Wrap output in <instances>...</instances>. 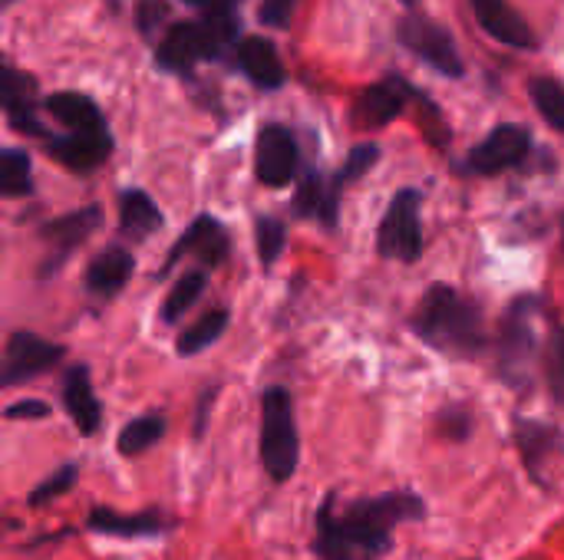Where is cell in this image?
I'll return each mask as SVG.
<instances>
[{
  "instance_id": "cell-14",
  "label": "cell",
  "mask_w": 564,
  "mask_h": 560,
  "mask_svg": "<svg viewBox=\"0 0 564 560\" xmlns=\"http://www.w3.org/2000/svg\"><path fill=\"white\" fill-rule=\"evenodd\" d=\"M512 439H516V449L522 455V465L529 469V475L545 485V469L549 462L564 449L562 429H555L552 422H542V419H516L512 422Z\"/></svg>"
},
{
  "instance_id": "cell-7",
  "label": "cell",
  "mask_w": 564,
  "mask_h": 560,
  "mask_svg": "<svg viewBox=\"0 0 564 560\" xmlns=\"http://www.w3.org/2000/svg\"><path fill=\"white\" fill-rule=\"evenodd\" d=\"M529 155H532V132H529V125L502 122V125L489 129L486 139L476 142L463 155L456 172L466 175V178H496L502 172L522 168Z\"/></svg>"
},
{
  "instance_id": "cell-23",
  "label": "cell",
  "mask_w": 564,
  "mask_h": 560,
  "mask_svg": "<svg viewBox=\"0 0 564 560\" xmlns=\"http://www.w3.org/2000/svg\"><path fill=\"white\" fill-rule=\"evenodd\" d=\"M132 271H135V257L126 248L112 244V248L99 251L89 261V267H86V290L96 294V297H116L129 284Z\"/></svg>"
},
{
  "instance_id": "cell-19",
  "label": "cell",
  "mask_w": 564,
  "mask_h": 560,
  "mask_svg": "<svg viewBox=\"0 0 564 560\" xmlns=\"http://www.w3.org/2000/svg\"><path fill=\"white\" fill-rule=\"evenodd\" d=\"M63 406L73 419V426L83 432V436H96L99 426H102V406L93 393V380H89V370L79 363V366H69L66 376H63Z\"/></svg>"
},
{
  "instance_id": "cell-28",
  "label": "cell",
  "mask_w": 564,
  "mask_h": 560,
  "mask_svg": "<svg viewBox=\"0 0 564 560\" xmlns=\"http://www.w3.org/2000/svg\"><path fill=\"white\" fill-rule=\"evenodd\" d=\"M529 99L535 112L545 119L549 129L564 135V83L558 76H532L529 79Z\"/></svg>"
},
{
  "instance_id": "cell-41",
  "label": "cell",
  "mask_w": 564,
  "mask_h": 560,
  "mask_svg": "<svg viewBox=\"0 0 564 560\" xmlns=\"http://www.w3.org/2000/svg\"><path fill=\"white\" fill-rule=\"evenodd\" d=\"M562 248H564V215H562Z\"/></svg>"
},
{
  "instance_id": "cell-20",
  "label": "cell",
  "mask_w": 564,
  "mask_h": 560,
  "mask_svg": "<svg viewBox=\"0 0 564 560\" xmlns=\"http://www.w3.org/2000/svg\"><path fill=\"white\" fill-rule=\"evenodd\" d=\"M86 528L96 535H109V538H149V535H162L172 528L169 515L159 512H112V508H93L86 518Z\"/></svg>"
},
{
  "instance_id": "cell-40",
  "label": "cell",
  "mask_w": 564,
  "mask_h": 560,
  "mask_svg": "<svg viewBox=\"0 0 564 560\" xmlns=\"http://www.w3.org/2000/svg\"><path fill=\"white\" fill-rule=\"evenodd\" d=\"M10 3H13V0H0V7H10Z\"/></svg>"
},
{
  "instance_id": "cell-37",
  "label": "cell",
  "mask_w": 564,
  "mask_h": 560,
  "mask_svg": "<svg viewBox=\"0 0 564 560\" xmlns=\"http://www.w3.org/2000/svg\"><path fill=\"white\" fill-rule=\"evenodd\" d=\"M162 17H165V3H155V0L142 3V13H139L142 33H152V30H155V20H162Z\"/></svg>"
},
{
  "instance_id": "cell-38",
  "label": "cell",
  "mask_w": 564,
  "mask_h": 560,
  "mask_svg": "<svg viewBox=\"0 0 564 560\" xmlns=\"http://www.w3.org/2000/svg\"><path fill=\"white\" fill-rule=\"evenodd\" d=\"M192 7H198L202 13H228V10H238L241 0H185Z\"/></svg>"
},
{
  "instance_id": "cell-9",
  "label": "cell",
  "mask_w": 564,
  "mask_h": 560,
  "mask_svg": "<svg viewBox=\"0 0 564 560\" xmlns=\"http://www.w3.org/2000/svg\"><path fill=\"white\" fill-rule=\"evenodd\" d=\"M301 149L288 125H264L254 142V175L264 188H284L297 178Z\"/></svg>"
},
{
  "instance_id": "cell-24",
  "label": "cell",
  "mask_w": 564,
  "mask_h": 560,
  "mask_svg": "<svg viewBox=\"0 0 564 560\" xmlns=\"http://www.w3.org/2000/svg\"><path fill=\"white\" fill-rule=\"evenodd\" d=\"M119 228L126 238L145 241L149 234L162 228V211L142 188H126L119 198Z\"/></svg>"
},
{
  "instance_id": "cell-12",
  "label": "cell",
  "mask_w": 564,
  "mask_h": 560,
  "mask_svg": "<svg viewBox=\"0 0 564 560\" xmlns=\"http://www.w3.org/2000/svg\"><path fill=\"white\" fill-rule=\"evenodd\" d=\"M469 7L479 20V30L492 36L496 43L509 50H525V53H535L542 46L532 23L516 7H509V0H469Z\"/></svg>"
},
{
  "instance_id": "cell-22",
  "label": "cell",
  "mask_w": 564,
  "mask_h": 560,
  "mask_svg": "<svg viewBox=\"0 0 564 560\" xmlns=\"http://www.w3.org/2000/svg\"><path fill=\"white\" fill-rule=\"evenodd\" d=\"M46 112L63 122L69 132H89V135H109V122L102 109L86 92H53L46 99Z\"/></svg>"
},
{
  "instance_id": "cell-8",
  "label": "cell",
  "mask_w": 564,
  "mask_h": 560,
  "mask_svg": "<svg viewBox=\"0 0 564 560\" xmlns=\"http://www.w3.org/2000/svg\"><path fill=\"white\" fill-rule=\"evenodd\" d=\"M416 99H423V92L413 83H406V76L387 73L357 92L354 109H350V122L360 132H377V129L397 122L410 109V102H416Z\"/></svg>"
},
{
  "instance_id": "cell-3",
  "label": "cell",
  "mask_w": 564,
  "mask_h": 560,
  "mask_svg": "<svg viewBox=\"0 0 564 560\" xmlns=\"http://www.w3.org/2000/svg\"><path fill=\"white\" fill-rule=\"evenodd\" d=\"M542 314H545V300L539 294H522L506 307L499 320V333L492 337L489 350H492L496 376L509 389L525 393L535 383L539 360H542V337L535 320Z\"/></svg>"
},
{
  "instance_id": "cell-39",
  "label": "cell",
  "mask_w": 564,
  "mask_h": 560,
  "mask_svg": "<svg viewBox=\"0 0 564 560\" xmlns=\"http://www.w3.org/2000/svg\"><path fill=\"white\" fill-rule=\"evenodd\" d=\"M400 3H403L406 10H416V3H420V0H400Z\"/></svg>"
},
{
  "instance_id": "cell-29",
  "label": "cell",
  "mask_w": 564,
  "mask_h": 560,
  "mask_svg": "<svg viewBox=\"0 0 564 560\" xmlns=\"http://www.w3.org/2000/svg\"><path fill=\"white\" fill-rule=\"evenodd\" d=\"M33 195V162L23 149H0V198Z\"/></svg>"
},
{
  "instance_id": "cell-17",
  "label": "cell",
  "mask_w": 564,
  "mask_h": 560,
  "mask_svg": "<svg viewBox=\"0 0 564 560\" xmlns=\"http://www.w3.org/2000/svg\"><path fill=\"white\" fill-rule=\"evenodd\" d=\"M235 56V66L258 86V89H281L284 79H288V69L278 56V46L268 40V36H241L231 50Z\"/></svg>"
},
{
  "instance_id": "cell-1",
  "label": "cell",
  "mask_w": 564,
  "mask_h": 560,
  "mask_svg": "<svg viewBox=\"0 0 564 560\" xmlns=\"http://www.w3.org/2000/svg\"><path fill=\"white\" fill-rule=\"evenodd\" d=\"M423 518L426 502L413 492L354 502L330 492L314 515V554L317 560H383L393 551L397 528Z\"/></svg>"
},
{
  "instance_id": "cell-25",
  "label": "cell",
  "mask_w": 564,
  "mask_h": 560,
  "mask_svg": "<svg viewBox=\"0 0 564 560\" xmlns=\"http://www.w3.org/2000/svg\"><path fill=\"white\" fill-rule=\"evenodd\" d=\"M165 429H169V426H165V416H159V413L139 416V419H132V422L122 426V432H119V439H116V449H119V455H126V459L142 455V452H149L152 446L162 442Z\"/></svg>"
},
{
  "instance_id": "cell-10",
  "label": "cell",
  "mask_w": 564,
  "mask_h": 560,
  "mask_svg": "<svg viewBox=\"0 0 564 560\" xmlns=\"http://www.w3.org/2000/svg\"><path fill=\"white\" fill-rule=\"evenodd\" d=\"M63 356H66V350L53 340H43L36 333H26V330L13 333L7 340V353H3V366H0V389L36 380L40 373L59 366Z\"/></svg>"
},
{
  "instance_id": "cell-34",
  "label": "cell",
  "mask_w": 564,
  "mask_h": 560,
  "mask_svg": "<svg viewBox=\"0 0 564 560\" xmlns=\"http://www.w3.org/2000/svg\"><path fill=\"white\" fill-rule=\"evenodd\" d=\"M73 482H76V465H63L59 472H53L50 479H43V482L33 488L30 505H33V508H40V505H46V502H53V498L66 495V492L73 488Z\"/></svg>"
},
{
  "instance_id": "cell-36",
  "label": "cell",
  "mask_w": 564,
  "mask_h": 560,
  "mask_svg": "<svg viewBox=\"0 0 564 560\" xmlns=\"http://www.w3.org/2000/svg\"><path fill=\"white\" fill-rule=\"evenodd\" d=\"M7 419H46L50 416V406L43 399H20L13 406L3 409Z\"/></svg>"
},
{
  "instance_id": "cell-4",
  "label": "cell",
  "mask_w": 564,
  "mask_h": 560,
  "mask_svg": "<svg viewBox=\"0 0 564 560\" xmlns=\"http://www.w3.org/2000/svg\"><path fill=\"white\" fill-rule=\"evenodd\" d=\"M261 465L274 485L294 479L301 462V432L294 416V396L284 386H271L261 396V439H258Z\"/></svg>"
},
{
  "instance_id": "cell-32",
  "label": "cell",
  "mask_w": 564,
  "mask_h": 560,
  "mask_svg": "<svg viewBox=\"0 0 564 560\" xmlns=\"http://www.w3.org/2000/svg\"><path fill=\"white\" fill-rule=\"evenodd\" d=\"M254 238H258V257L264 267H271L281 254H284V244H288V224L281 218H271V215H261L254 221Z\"/></svg>"
},
{
  "instance_id": "cell-35",
  "label": "cell",
  "mask_w": 564,
  "mask_h": 560,
  "mask_svg": "<svg viewBox=\"0 0 564 560\" xmlns=\"http://www.w3.org/2000/svg\"><path fill=\"white\" fill-rule=\"evenodd\" d=\"M294 7H297V0H264L261 10H258V20H261L264 26L284 30V26H291Z\"/></svg>"
},
{
  "instance_id": "cell-6",
  "label": "cell",
  "mask_w": 564,
  "mask_h": 560,
  "mask_svg": "<svg viewBox=\"0 0 564 560\" xmlns=\"http://www.w3.org/2000/svg\"><path fill=\"white\" fill-rule=\"evenodd\" d=\"M397 43L406 53H413L423 66H430L433 73H440L446 79L466 76V59H463L459 43L449 33V26H443L440 20H433L420 10H406L397 20Z\"/></svg>"
},
{
  "instance_id": "cell-26",
  "label": "cell",
  "mask_w": 564,
  "mask_h": 560,
  "mask_svg": "<svg viewBox=\"0 0 564 560\" xmlns=\"http://www.w3.org/2000/svg\"><path fill=\"white\" fill-rule=\"evenodd\" d=\"M205 287H208V274L205 271H188L185 277H178L175 281V287L165 294V304H162V310H159V320L162 323H178L195 304H198V297L205 294Z\"/></svg>"
},
{
  "instance_id": "cell-33",
  "label": "cell",
  "mask_w": 564,
  "mask_h": 560,
  "mask_svg": "<svg viewBox=\"0 0 564 560\" xmlns=\"http://www.w3.org/2000/svg\"><path fill=\"white\" fill-rule=\"evenodd\" d=\"M436 436L446 439V442H466L469 432H473V413L466 406H446L436 413V422H433Z\"/></svg>"
},
{
  "instance_id": "cell-21",
  "label": "cell",
  "mask_w": 564,
  "mask_h": 560,
  "mask_svg": "<svg viewBox=\"0 0 564 560\" xmlns=\"http://www.w3.org/2000/svg\"><path fill=\"white\" fill-rule=\"evenodd\" d=\"M99 221H102L99 208H96V205H89V208L69 211V215H63V218H56V221L43 224V228H40V238L56 251V254H53V261H46V271H50L53 264H59L73 248H79V244H83V241L99 228ZM53 271H56V267H53Z\"/></svg>"
},
{
  "instance_id": "cell-5",
  "label": "cell",
  "mask_w": 564,
  "mask_h": 560,
  "mask_svg": "<svg viewBox=\"0 0 564 560\" xmlns=\"http://www.w3.org/2000/svg\"><path fill=\"white\" fill-rule=\"evenodd\" d=\"M426 248V234H423V191L406 185L400 188L380 224H377V254L383 261H397V264H416L423 257Z\"/></svg>"
},
{
  "instance_id": "cell-30",
  "label": "cell",
  "mask_w": 564,
  "mask_h": 560,
  "mask_svg": "<svg viewBox=\"0 0 564 560\" xmlns=\"http://www.w3.org/2000/svg\"><path fill=\"white\" fill-rule=\"evenodd\" d=\"M539 370L545 376V389L552 396V403L564 413V323H555L542 343V360Z\"/></svg>"
},
{
  "instance_id": "cell-15",
  "label": "cell",
  "mask_w": 564,
  "mask_h": 560,
  "mask_svg": "<svg viewBox=\"0 0 564 560\" xmlns=\"http://www.w3.org/2000/svg\"><path fill=\"white\" fill-rule=\"evenodd\" d=\"M185 254L198 257L202 267H218V264L228 257V231H225V224L215 221L212 215L195 218V221L185 228V234L175 241V248H172V254H169L162 274H165L169 267H175Z\"/></svg>"
},
{
  "instance_id": "cell-16",
  "label": "cell",
  "mask_w": 564,
  "mask_h": 560,
  "mask_svg": "<svg viewBox=\"0 0 564 560\" xmlns=\"http://www.w3.org/2000/svg\"><path fill=\"white\" fill-rule=\"evenodd\" d=\"M340 195H344V188L337 185L334 175H324V172L311 168V172H304L291 208H294L297 218L321 221L327 231H334L337 215H340Z\"/></svg>"
},
{
  "instance_id": "cell-2",
  "label": "cell",
  "mask_w": 564,
  "mask_h": 560,
  "mask_svg": "<svg viewBox=\"0 0 564 560\" xmlns=\"http://www.w3.org/2000/svg\"><path fill=\"white\" fill-rule=\"evenodd\" d=\"M406 323L430 350L453 360H479L492 343L482 304L453 284H430Z\"/></svg>"
},
{
  "instance_id": "cell-11",
  "label": "cell",
  "mask_w": 564,
  "mask_h": 560,
  "mask_svg": "<svg viewBox=\"0 0 564 560\" xmlns=\"http://www.w3.org/2000/svg\"><path fill=\"white\" fill-rule=\"evenodd\" d=\"M0 109L7 112L10 125L23 135L46 139V129L36 119V79L0 56Z\"/></svg>"
},
{
  "instance_id": "cell-31",
  "label": "cell",
  "mask_w": 564,
  "mask_h": 560,
  "mask_svg": "<svg viewBox=\"0 0 564 560\" xmlns=\"http://www.w3.org/2000/svg\"><path fill=\"white\" fill-rule=\"evenodd\" d=\"M380 158H383V149H380L377 142H357V145L347 152L344 165L334 172L337 185H340V188H347L350 182H360L364 175H370V172L377 168V162H380Z\"/></svg>"
},
{
  "instance_id": "cell-13",
  "label": "cell",
  "mask_w": 564,
  "mask_h": 560,
  "mask_svg": "<svg viewBox=\"0 0 564 560\" xmlns=\"http://www.w3.org/2000/svg\"><path fill=\"white\" fill-rule=\"evenodd\" d=\"M202 59H212V46H208V33L202 20L175 23L172 30H165V36L155 46V66H162L165 73L185 76Z\"/></svg>"
},
{
  "instance_id": "cell-27",
  "label": "cell",
  "mask_w": 564,
  "mask_h": 560,
  "mask_svg": "<svg viewBox=\"0 0 564 560\" xmlns=\"http://www.w3.org/2000/svg\"><path fill=\"white\" fill-rule=\"evenodd\" d=\"M225 330H228V310H225V307L208 310L202 320H195L192 327H185V330L178 333L175 350H178V356H198L202 350H208L212 343H218Z\"/></svg>"
},
{
  "instance_id": "cell-18",
  "label": "cell",
  "mask_w": 564,
  "mask_h": 560,
  "mask_svg": "<svg viewBox=\"0 0 564 560\" xmlns=\"http://www.w3.org/2000/svg\"><path fill=\"white\" fill-rule=\"evenodd\" d=\"M46 152L69 172H96L109 152H112V135H89V132H66V135H53L43 142Z\"/></svg>"
}]
</instances>
